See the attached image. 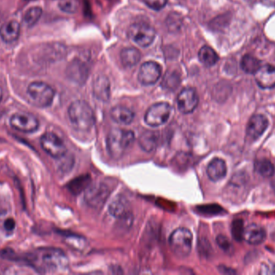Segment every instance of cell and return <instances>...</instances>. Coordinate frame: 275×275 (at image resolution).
I'll use <instances>...</instances> for the list:
<instances>
[{"mask_svg": "<svg viewBox=\"0 0 275 275\" xmlns=\"http://www.w3.org/2000/svg\"><path fill=\"white\" fill-rule=\"evenodd\" d=\"M139 145L148 153L153 151L157 146V135L156 132H146L139 138Z\"/></svg>", "mask_w": 275, "mask_h": 275, "instance_id": "d4e9b609", "label": "cell"}, {"mask_svg": "<svg viewBox=\"0 0 275 275\" xmlns=\"http://www.w3.org/2000/svg\"><path fill=\"white\" fill-rule=\"evenodd\" d=\"M89 181H90V179L88 178L87 176L77 178L76 179L71 181L69 185H68V188L72 191V193H80L82 191L89 187L88 184H89Z\"/></svg>", "mask_w": 275, "mask_h": 275, "instance_id": "4316f807", "label": "cell"}, {"mask_svg": "<svg viewBox=\"0 0 275 275\" xmlns=\"http://www.w3.org/2000/svg\"><path fill=\"white\" fill-rule=\"evenodd\" d=\"M148 8L155 11H160L167 5L168 0H143Z\"/></svg>", "mask_w": 275, "mask_h": 275, "instance_id": "4dcf8cb0", "label": "cell"}, {"mask_svg": "<svg viewBox=\"0 0 275 275\" xmlns=\"http://www.w3.org/2000/svg\"><path fill=\"white\" fill-rule=\"evenodd\" d=\"M109 212L116 218L126 219L130 217L129 202L123 196H117L109 206Z\"/></svg>", "mask_w": 275, "mask_h": 275, "instance_id": "2e32d148", "label": "cell"}, {"mask_svg": "<svg viewBox=\"0 0 275 275\" xmlns=\"http://www.w3.org/2000/svg\"><path fill=\"white\" fill-rule=\"evenodd\" d=\"M128 37L141 47H148L154 41L156 32L154 28L143 22H138L130 26Z\"/></svg>", "mask_w": 275, "mask_h": 275, "instance_id": "8992f818", "label": "cell"}, {"mask_svg": "<svg viewBox=\"0 0 275 275\" xmlns=\"http://www.w3.org/2000/svg\"><path fill=\"white\" fill-rule=\"evenodd\" d=\"M68 117L74 128L79 131H89L95 124L94 113L89 103L77 100L68 107Z\"/></svg>", "mask_w": 275, "mask_h": 275, "instance_id": "7a4b0ae2", "label": "cell"}, {"mask_svg": "<svg viewBox=\"0 0 275 275\" xmlns=\"http://www.w3.org/2000/svg\"><path fill=\"white\" fill-rule=\"evenodd\" d=\"M15 222L12 218H9L6 221L4 222V227L7 231H12L15 228Z\"/></svg>", "mask_w": 275, "mask_h": 275, "instance_id": "d6a6232c", "label": "cell"}, {"mask_svg": "<svg viewBox=\"0 0 275 275\" xmlns=\"http://www.w3.org/2000/svg\"><path fill=\"white\" fill-rule=\"evenodd\" d=\"M261 66L262 65H261L260 60L251 55V54H246L241 59V69L247 74H254L255 75Z\"/></svg>", "mask_w": 275, "mask_h": 275, "instance_id": "603a6c76", "label": "cell"}, {"mask_svg": "<svg viewBox=\"0 0 275 275\" xmlns=\"http://www.w3.org/2000/svg\"><path fill=\"white\" fill-rule=\"evenodd\" d=\"M58 6L62 12L68 14H73L78 9L76 0H60Z\"/></svg>", "mask_w": 275, "mask_h": 275, "instance_id": "f1b7e54d", "label": "cell"}, {"mask_svg": "<svg viewBox=\"0 0 275 275\" xmlns=\"http://www.w3.org/2000/svg\"><path fill=\"white\" fill-rule=\"evenodd\" d=\"M42 15V9L39 7L30 8L25 12L23 15V22L27 27H33L38 22Z\"/></svg>", "mask_w": 275, "mask_h": 275, "instance_id": "484cf974", "label": "cell"}, {"mask_svg": "<svg viewBox=\"0 0 275 275\" xmlns=\"http://www.w3.org/2000/svg\"><path fill=\"white\" fill-rule=\"evenodd\" d=\"M171 107L165 102L155 103L151 106L145 114L144 121L151 127H159L168 121Z\"/></svg>", "mask_w": 275, "mask_h": 275, "instance_id": "52a82bcc", "label": "cell"}, {"mask_svg": "<svg viewBox=\"0 0 275 275\" xmlns=\"http://www.w3.org/2000/svg\"><path fill=\"white\" fill-rule=\"evenodd\" d=\"M113 121L118 124L128 125L131 124L135 118V114L131 109L123 106H116L110 111Z\"/></svg>", "mask_w": 275, "mask_h": 275, "instance_id": "ffe728a7", "label": "cell"}, {"mask_svg": "<svg viewBox=\"0 0 275 275\" xmlns=\"http://www.w3.org/2000/svg\"><path fill=\"white\" fill-rule=\"evenodd\" d=\"M110 189L106 184L97 182L86 188L85 192V200L89 207L99 209L107 202L110 196Z\"/></svg>", "mask_w": 275, "mask_h": 275, "instance_id": "ba28073f", "label": "cell"}, {"mask_svg": "<svg viewBox=\"0 0 275 275\" xmlns=\"http://www.w3.org/2000/svg\"><path fill=\"white\" fill-rule=\"evenodd\" d=\"M255 170L258 174L263 178H270L275 172V168L270 161L261 159L257 161L255 165Z\"/></svg>", "mask_w": 275, "mask_h": 275, "instance_id": "cb8c5ba5", "label": "cell"}, {"mask_svg": "<svg viewBox=\"0 0 275 275\" xmlns=\"http://www.w3.org/2000/svg\"><path fill=\"white\" fill-rule=\"evenodd\" d=\"M216 242H217V245L220 246V248H222L223 250L226 251V252H228L231 249V242L226 236L219 235L218 237H216Z\"/></svg>", "mask_w": 275, "mask_h": 275, "instance_id": "1f68e13d", "label": "cell"}, {"mask_svg": "<svg viewBox=\"0 0 275 275\" xmlns=\"http://www.w3.org/2000/svg\"><path fill=\"white\" fill-rule=\"evenodd\" d=\"M199 103V97L195 89L184 88L177 97V107L183 114H189L194 111Z\"/></svg>", "mask_w": 275, "mask_h": 275, "instance_id": "7c38bea8", "label": "cell"}, {"mask_svg": "<svg viewBox=\"0 0 275 275\" xmlns=\"http://www.w3.org/2000/svg\"><path fill=\"white\" fill-rule=\"evenodd\" d=\"M180 82V79L174 74H168L166 75L165 78L163 80V86L168 90H172L177 87Z\"/></svg>", "mask_w": 275, "mask_h": 275, "instance_id": "f546056e", "label": "cell"}, {"mask_svg": "<svg viewBox=\"0 0 275 275\" xmlns=\"http://www.w3.org/2000/svg\"><path fill=\"white\" fill-rule=\"evenodd\" d=\"M42 149L54 158L59 159L67 153V148L62 140L56 134L47 132L40 139Z\"/></svg>", "mask_w": 275, "mask_h": 275, "instance_id": "9c48e42d", "label": "cell"}, {"mask_svg": "<svg viewBox=\"0 0 275 275\" xmlns=\"http://www.w3.org/2000/svg\"><path fill=\"white\" fill-rule=\"evenodd\" d=\"M3 98V90L2 88L0 87V102L2 100Z\"/></svg>", "mask_w": 275, "mask_h": 275, "instance_id": "e575fe53", "label": "cell"}, {"mask_svg": "<svg viewBox=\"0 0 275 275\" xmlns=\"http://www.w3.org/2000/svg\"><path fill=\"white\" fill-rule=\"evenodd\" d=\"M227 174V166L226 162L220 158H214L211 161L207 167V174L210 180L217 181L224 178Z\"/></svg>", "mask_w": 275, "mask_h": 275, "instance_id": "d6986e66", "label": "cell"}, {"mask_svg": "<svg viewBox=\"0 0 275 275\" xmlns=\"http://www.w3.org/2000/svg\"><path fill=\"white\" fill-rule=\"evenodd\" d=\"M120 58L122 65L128 68L135 66L141 60V53L134 47H128L121 50Z\"/></svg>", "mask_w": 275, "mask_h": 275, "instance_id": "44dd1931", "label": "cell"}, {"mask_svg": "<svg viewBox=\"0 0 275 275\" xmlns=\"http://www.w3.org/2000/svg\"><path fill=\"white\" fill-rule=\"evenodd\" d=\"M162 68L156 61H146L141 65L138 74V80L141 84L150 86L155 84L160 79Z\"/></svg>", "mask_w": 275, "mask_h": 275, "instance_id": "8fae6325", "label": "cell"}, {"mask_svg": "<svg viewBox=\"0 0 275 275\" xmlns=\"http://www.w3.org/2000/svg\"><path fill=\"white\" fill-rule=\"evenodd\" d=\"M269 126V121L265 116L261 114H256L253 116L248 124H247L246 132L248 138L251 139L258 140L262 136V134L266 132Z\"/></svg>", "mask_w": 275, "mask_h": 275, "instance_id": "4fadbf2b", "label": "cell"}, {"mask_svg": "<svg viewBox=\"0 0 275 275\" xmlns=\"http://www.w3.org/2000/svg\"><path fill=\"white\" fill-rule=\"evenodd\" d=\"M135 141L132 131L114 128L110 131L107 139V149L111 157L119 159L125 154Z\"/></svg>", "mask_w": 275, "mask_h": 275, "instance_id": "3957f363", "label": "cell"}, {"mask_svg": "<svg viewBox=\"0 0 275 275\" xmlns=\"http://www.w3.org/2000/svg\"><path fill=\"white\" fill-rule=\"evenodd\" d=\"M266 238V233L262 226L251 224L244 228L243 240L253 245H260Z\"/></svg>", "mask_w": 275, "mask_h": 275, "instance_id": "9a60e30c", "label": "cell"}, {"mask_svg": "<svg viewBox=\"0 0 275 275\" xmlns=\"http://www.w3.org/2000/svg\"><path fill=\"white\" fill-rule=\"evenodd\" d=\"M169 245L174 255L185 258L192 250V233L185 227L177 228L170 236Z\"/></svg>", "mask_w": 275, "mask_h": 275, "instance_id": "5b68a950", "label": "cell"}, {"mask_svg": "<svg viewBox=\"0 0 275 275\" xmlns=\"http://www.w3.org/2000/svg\"><path fill=\"white\" fill-rule=\"evenodd\" d=\"M244 225L241 220H236L232 224V235L234 239L237 241H241L243 240V233H244Z\"/></svg>", "mask_w": 275, "mask_h": 275, "instance_id": "83f0119b", "label": "cell"}, {"mask_svg": "<svg viewBox=\"0 0 275 275\" xmlns=\"http://www.w3.org/2000/svg\"><path fill=\"white\" fill-rule=\"evenodd\" d=\"M199 61L207 67L213 66L219 61V57L214 50L209 46H204L198 53Z\"/></svg>", "mask_w": 275, "mask_h": 275, "instance_id": "7402d4cb", "label": "cell"}, {"mask_svg": "<svg viewBox=\"0 0 275 275\" xmlns=\"http://www.w3.org/2000/svg\"><path fill=\"white\" fill-rule=\"evenodd\" d=\"M10 124L15 130L26 133L36 132L39 128V121L37 118L27 112H17L14 114L10 120Z\"/></svg>", "mask_w": 275, "mask_h": 275, "instance_id": "30bf717a", "label": "cell"}, {"mask_svg": "<svg viewBox=\"0 0 275 275\" xmlns=\"http://www.w3.org/2000/svg\"><path fill=\"white\" fill-rule=\"evenodd\" d=\"M272 188H273V191H274L275 193V180L274 181H272Z\"/></svg>", "mask_w": 275, "mask_h": 275, "instance_id": "d590c367", "label": "cell"}, {"mask_svg": "<svg viewBox=\"0 0 275 275\" xmlns=\"http://www.w3.org/2000/svg\"><path fill=\"white\" fill-rule=\"evenodd\" d=\"M31 265L40 273H55L67 267L66 254L55 248H39L29 256Z\"/></svg>", "mask_w": 275, "mask_h": 275, "instance_id": "6da1fadb", "label": "cell"}, {"mask_svg": "<svg viewBox=\"0 0 275 275\" xmlns=\"http://www.w3.org/2000/svg\"><path fill=\"white\" fill-rule=\"evenodd\" d=\"M255 80L262 89H271L275 86V68L270 65H262L255 74Z\"/></svg>", "mask_w": 275, "mask_h": 275, "instance_id": "5bb4252c", "label": "cell"}, {"mask_svg": "<svg viewBox=\"0 0 275 275\" xmlns=\"http://www.w3.org/2000/svg\"><path fill=\"white\" fill-rule=\"evenodd\" d=\"M20 25L15 20H10L0 28V36L4 42H15L19 38Z\"/></svg>", "mask_w": 275, "mask_h": 275, "instance_id": "ac0fdd59", "label": "cell"}, {"mask_svg": "<svg viewBox=\"0 0 275 275\" xmlns=\"http://www.w3.org/2000/svg\"><path fill=\"white\" fill-rule=\"evenodd\" d=\"M27 94L31 103L40 108L49 107L55 97L53 87L43 82H32L28 87Z\"/></svg>", "mask_w": 275, "mask_h": 275, "instance_id": "277c9868", "label": "cell"}, {"mask_svg": "<svg viewBox=\"0 0 275 275\" xmlns=\"http://www.w3.org/2000/svg\"><path fill=\"white\" fill-rule=\"evenodd\" d=\"M93 92L97 100L107 101L110 96V84L108 78L104 75L97 77L93 82Z\"/></svg>", "mask_w": 275, "mask_h": 275, "instance_id": "e0dca14e", "label": "cell"}, {"mask_svg": "<svg viewBox=\"0 0 275 275\" xmlns=\"http://www.w3.org/2000/svg\"><path fill=\"white\" fill-rule=\"evenodd\" d=\"M262 2L266 3L268 5H273V4H275V0H262Z\"/></svg>", "mask_w": 275, "mask_h": 275, "instance_id": "836d02e7", "label": "cell"}]
</instances>
